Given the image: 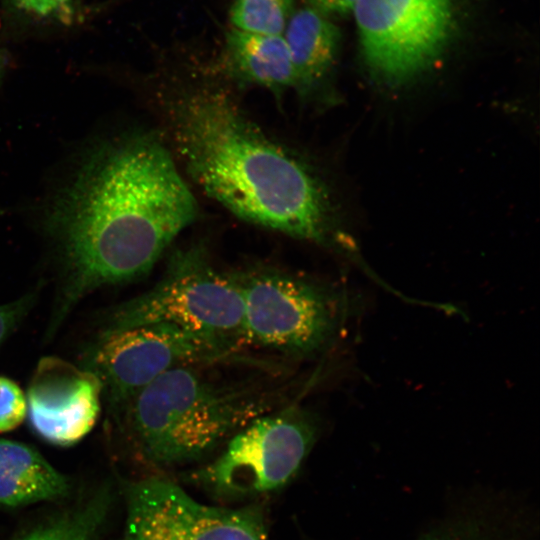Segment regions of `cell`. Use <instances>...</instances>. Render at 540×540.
Instances as JSON below:
<instances>
[{
  "label": "cell",
  "mask_w": 540,
  "mask_h": 540,
  "mask_svg": "<svg viewBox=\"0 0 540 540\" xmlns=\"http://www.w3.org/2000/svg\"><path fill=\"white\" fill-rule=\"evenodd\" d=\"M196 215V200L157 136L95 147L49 211L62 263L49 333L89 293L149 273Z\"/></svg>",
  "instance_id": "obj_1"
},
{
  "label": "cell",
  "mask_w": 540,
  "mask_h": 540,
  "mask_svg": "<svg viewBox=\"0 0 540 540\" xmlns=\"http://www.w3.org/2000/svg\"><path fill=\"white\" fill-rule=\"evenodd\" d=\"M167 100L174 149L208 196L258 226L352 249L323 181L252 123L226 92L189 88Z\"/></svg>",
  "instance_id": "obj_2"
},
{
  "label": "cell",
  "mask_w": 540,
  "mask_h": 540,
  "mask_svg": "<svg viewBox=\"0 0 540 540\" xmlns=\"http://www.w3.org/2000/svg\"><path fill=\"white\" fill-rule=\"evenodd\" d=\"M263 411L264 402L246 389L181 366L143 387L121 413L134 455L167 469L208 457Z\"/></svg>",
  "instance_id": "obj_3"
},
{
  "label": "cell",
  "mask_w": 540,
  "mask_h": 540,
  "mask_svg": "<svg viewBox=\"0 0 540 540\" xmlns=\"http://www.w3.org/2000/svg\"><path fill=\"white\" fill-rule=\"evenodd\" d=\"M160 322L239 345L243 301L237 276L216 269L203 249L179 250L152 288L112 310L101 334Z\"/></svg>",
  "instance_id": "obj_4"
},
{
  "label": "cell",
  "mask_w": 540,
  "mask_h": 540,
  "mask_svg": "<svg viewBox=\"0 0 540 540\" xmlns=\"http://www.w3.org/2000/svg\"><path fill=\"white\" fill-rule=\"evenodd\" d=\"M242 301V342L309 356L336 337L351 309L348 293L276 271L237 276Z\"/></svg>",
  "instance_id": "obj_5"
},
{
  "label": "cell",
  "mask_w": 540,
  "mask_h": 540,
  "mask_svg": "<svg viewBox=\"0 0 540 540\" xmlns=\"http://www.w3.org/2000/svg\"><path fill=\"white\" fill-rule=\"evenodd\" d=\"M317 430L315 417L296 407L262 414L232 435L220 453L192 471L189 479L226 500L276 492L299 471Z\"/></svg>",
  "instance_id": "obj_6"
},
{
  "label": "cell",
  "mask_w": 540,
  "mask_h": 540,
  "mask_svg": "<svg viewBox=\"0 0 540 540\" xmlns=\"http://www.w3.org/2000/svg\"><path fill=\"white\" fill-rule=\"evenodd\" d=\"M352 12L370 73L393 88L433 66L455 30L454 0H357Z\"/></svg>",
  "instance_id": "obj_7"
},
{
  "label": "cell",
  "mask_w": 540,
  "mask_h": 540,
  "mask_svg": "<svg viewBox=\"0 0 540 540\" xmlns=\"http://www.w3.org/2000/svg\"><path fill=\"white\" fill-rule=\"evenodd\" d=\"M238 344L170 323H150L100 334L85 369L119 412L143 387L176 367L220 361Z\"/></svg>",
  "instance_id": "obj_8"
},
{
  "label": "cell",
  "mask_w": 540,
  "mask_h": 540,
  "mask_svg": "<svg viewBox=\"0 0 540 540\" xmlns=\"http://www.w3.org/2000/svg\"><path fill=\"white\" fill-rule=\"evenodd\" d=\"M122 486L126 508L122 540H268L259 504H206L159 475Z\"/></svg>",
  "instance_id": "obj_9"
},
{
  "label": "cell",
  "mask_w": 540,
  "mask_h": 540,
  "mask_svg": "<svg viewBox=\"0 0 540 540\" xmlns=\"http://www.w3.org/2000/svg\"><path fill=\"white\" fill-rule=\"evenodd\" d=\"M101 395L102 384L93 372L57 357H44L27 391L31 429L49 444L74 445L94 428Z\"/></svg>",
  "instance_id": "obj_10"
},
{
  "label": "cell",
  "mask_w": 540,
  "mask_h": 540,
  "mask_svg": "<svg viewBox=\"0 0 540 540\" xmlns=\"http://www.w3.org/2000/svg\"><path fill=\"white\" fill-rule=\"evenodd\" d=\"M283 37L296 75V90L314 95L335 62L340 32L327 15L311 7L292 13Z\"/></svg>",
  "instance_id": "obj_11"
},
{
  "label": "cell",
  "mask_w": 540,
  "mask_h": 540,
  "mask_svg": "<svg viewBox=\"0 0 540 540\" xmlns=\"http://www.w3.org/2000/svg\"><path fill=\"white\" fill-rule=\"evenodd\" d=\"M68 479L36 449L0 439V506L22 507L67 495Z\"/></svg>",
  "instance_id": "obj_12"
},
{
  "label": "cell",
  "mask_w": 540,
  "mask_h": 540,
  "mask_svg": "<svg viewBox=\"0 0 540 540\" xmlns=\"http://www.w3.org/2000/svg\"><path fill=\"white\" fill-rule=\"evenodd\" d=\"M226 55L238 79L275 93L296 89V75L283 35L254 34L231 29Z\"/></svg>",
  "instance_id": "obj_13"
},
{
  "label": "cell",
  "mask_w": 540,
  "mask_h": 540,
  "mask_svg": "<svg viewBox=\"0 0 540 540\" xmlns=\"http://www.w3.org/2000/svg\"><path fill=\"white\" fill-rule=\"evenodd\" d=\"M111 503L108 487L77 508L38 524L13 540H97Z\"/></svg>",
  "instance_id": "obj_14"
},
{
  "label": "cell",
  "mask_w": 540,
  "mask_h": 540,
  "mask_svg": "<svg viewBox=\"0 0 540 540\" xmlns=\"http://www.w3.org/2000/svg\"><path fill=\"white\" fill-rule=\"evenodd\" d=\"M292 0H236L230 14L233 28L241 31L283 35L292 15Z\"/></svg>",
  "instance_id": "obj_15"
},
{
  "label": "cell",
  "mask_w": 540,
  "mask_h": 540,
  "mask_svg": "<svg viewBox=\"0 0 540 540\" xmlns=\"http://www.w3.org/2000/svg\"><path fill=\"white\" fill-rule=\"evenodd\" d=\"M27 400L13 380L0 376V433L17 428L26 418Z\"/></svg>",
  "instance_id": "obj_16"
},
{
  "label": "cell",
  "mask_w": 540,
  "mask_h": 540,
  "mask_svg": "<svg viewBox=\"0 0 540 540\" xmlns=\"http://www.w3.org/2000/svg\"><path fill=\"white\" fill-rule=\"evenodd\" d=\"M17 8L39 17L56 18L65 23L72 20L74 0H9Z\"/></svg>",
  "instance_id": "obj_17"
},
{
  "label": "cell",
  "mask_w": 540,
  "mask_h": 540,
  "mask_svg": "<svg viewBox=\"0 0 540 540\" xmlns=\"http://www.w3.org/2000/svg\"><path fill=\"white\" fill-rule=\"evenodd\" d=\"M36 300V293L0 305V345L16 329Z\"/></svg>",
  "instance_id": "obj_18"
},
{
  "label": "cell",
  "mask_w": 540,
  "mask_h": 540,
  "mask_svg": "<svg viewBox=\"0 0 540 540\" xmlns=\"http://www.w3.org/2000/svg\"><path fill=\"white\" fill-rule=\"evenodd\" d=\"M312 7L328 14H344L352 12L357 0H309Z\"/></svg>",
  "instance_id": "obj_19"
},
{
  "label": "cell",
  "mask_w": 540,
  "mask_h": 540,
  "mask_svg": "<svg viewBox=\"0 0 540 540\" xmlns=\"http://www.w3.org/2000/svg\"><path fill=\"white\" fill-rule=\"evenodd\" d=\"M4 62H5L4 57L0 52V79H1V76H2L3 69H4Z\"/></svg>",
  "instance_id": "obj_20"
}]
</instances>
